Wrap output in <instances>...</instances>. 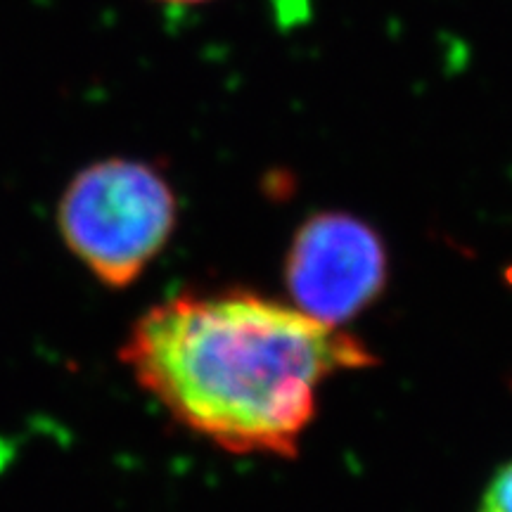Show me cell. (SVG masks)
<instances>
[{"label": "cell", "instance_id": "cell-4", "mask_svg": "<svg viewBox=\"0 0 512 512\" xmlns=\"http://www.w3.org/2000/svg\"><path fill=\"white\" fill-rule=\"evenodd\" d=\"M479 512H512V460L491 477L479 501Z\"/></svg>", "mask_w": 512, "mask_h": 512}, {"label": "cell", "instance_id": "cell-3", "mask_svg": "<svg viewBox=\"0 0 512 512\" xmlns=\"http://www.w3.org/2000/svg\"><path fill=\"white\" fill-rule=\"evenodd\" d=\"M387 273L380 233L344 211L311 216L285 256L290 302L335 328H344L380 297Z\"/></svg>", "mask_w": 512, "mask_h": 512}, {"label": "cell", "instance_id": "cell-5", "mask_svg": "<svg viewBox=\"0 0 512 512\" xmlns=\"http://www.w3.org/2000/svg\"><path fill=\"white\" fill-rule=\"evenodd\" d=\"M159 3H171V5H200V3H209V0H159Z\"/></svg>", "mask_w": 512, "mask_h": 512}, {"label": "cell", "instance_id": "cell-2", "mask_svg": "<svg viewBox=\"0 0 512 512\" xmlns=\"http://www.w3.org/2000/svg\"><path fill=\"white\" fill-rule=\"evenodd\" d=\"M178 202L152 164L107 157L81 169L60 197L64 245L100 283L126 287L143 275L174 235Z\"/></svg>", "mask_w": 512, "mask_h": 512}, {"label": "cell", "instance_id": "cell-1", "mask_svg": "<svg viewBox=\"0 0 512 512\" xmlns=\"http://www.w3.org/2000/svg\"><path fill=\"white\" fill-rule=\"evenodd\" d=\"M121 361L190 432L230 453L297 456L323 384L375 356L344 328L247 290L152 306Z\"/></svg>", "mask_w": 512, "mask_h": 512}]
</instances>
